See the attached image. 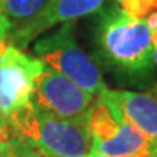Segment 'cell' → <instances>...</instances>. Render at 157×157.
Here are the masks:
<instances>
[{
  "instance_id": "6da1fadb",
  "label": "cell",
  "mask_w": 157,
  "mask_h": 157,
  "mask_svg": "<svg viewBox=\"0 0 157 157\" xmlns=\"http://www.w3.org/2000/svg\"><path fill=\"white\" fill-rule=\"evenodd\" d=\"M95 26L96 64L129 87L150 89L157 73L153 63L150 29L119 6L102 7Z\"/></svg>"
},
{
  "instance_id": "7a4b0ae2",
  "label": "cell",
  "mask_w": 157,
  "mask_h": 157,
  "mask_svg": "<svg viewBox=\"0 0 157 157\" xmlns=\"http://www.w3.org/2000/svg\"><path fill=\"white\" fill-rule=\"evenodd\" d=\"M86 113L61 118L31 102L7 119L12 131L31 144L41 157H83L92 147Z\"/></svg>"
},
{
  "instance_id": "3957f363",
  "label": "cell",
  "mask_w": 157,
  "mask_h": 157,
  "mask_svg": "<svg viewBox=\"0 0 157 157\" xmlns=\"http://www.w3.org/2000/svg\"><path fill=\"white\" fill-rule=\"evenodd\" d=\"M34 52L45 66L66 76L92 95H101L108 89L99 66L78 47L74 22L61 23L56 31L38 38Z\"/></svg>"
},
{
  "instance_id": "277c9868",
  "label": "cell",
  "mask_w": 157,
  "mask_h": 157,
  "mask_svg": "<svg viewBox=\"0 0 157 157\" xmlns=\"http://www.w3.org/2000/svg\"><path fill=\"white\" fill-rule=\"evenodd\" d=\"M92 150L108 157H157V146L98 96L86 113Z\"/></svg>"
},
{
  "instance_id": "5b68a950",
  "label": "cell",
  "mask_w": 157,
  "mask_h": 157,
  "mask_svg": "<svg viewBox=\"0 0 157 157\" xmlns=\"http://www.w3.org/2000/svg\"><path fill=\"white\" fill-rule=\"evenodd\" d=\"M44 66L13 44L0 54V112L6 118L32 102L35 80Z\"/></svg>"
},
{
  "instance_id": "8992f818",
  "label": "cell",
  "mask_w": 157,
  "mask_h": 157,
  "mask_svg": "<svg viewBox=\"0 0 157 157\" xmlns=\"http://www.w3.org/2000/svg\"><path fill=\"white\" fill-rule=\"evenodd\" d=\"M32 102L61 118L82 117L95 102V95L82 89L58 71L44 66L35 80Z\"/></svg>"
},
{
  "instance_id": "52a82bcc",
  "label": "cell",
  "mask_w": 157,
  "mask_h": 157,
  "mask_svg": "<svg viewBox=\"0 0 157 157\" xmlns=\"http://www.w3.org/2000/svg\"><path fill=\"white\" fill-rule=\"evenodd\" d=\"M105 0H50L45 7L31 21L19 25L12 31L10 44L17 48H26L31 41L56 25L74 22L80 17L98 13Z\"/></svg>"
},
{
  "instance_id": "ba28073f",
  "label": "cell",
  "mask_w": 157,
  "mask_h": 157,
  "mask_svg": "<svg viewBox=\"0 0 157 157\" xmlns=\"http://www.w3.org/2000/svg\"><path fill=\"white\" fill-rule=\"evenodd\" d=\"M101 99L157 146V95L153 92L103 90Z\"/></svg>"
},
{
  "instance_id": "9c48e42d",
  "label": "cell",
  "mask_w": 157,
  "mask_h": 157,
  "mask_svg": "<svg viewBox=\"0 0 157 157\" xmlns=\"http://www.w3.org/2000/svg\"><path fill=\"white\" fill-rule=\"evenodd\" d=\"M50 0H3V10L13 22V29L31 21Z\"/></svg>"
},
{
  "instance_id": "30bf717a",
  "label": "cell",
  "mask_w": 157,
  "mask_h": 157,
  "mask_svg": "<svg viewBox=\"0 0 157 157\" xmlns=\"http://www.w3.org/2000/svg\"><path fill=\"white\" fill-rule=\"evenodd\" d=\"M0 157H41L19 135L13 134L10 138L0 141Z\"/></svg>"
},
{
  "instance_id": "8fae6325",
  "label": "cell",
  "mask_w": 157,
  "mask_h": 157,
  "mask_svg": "<svg viewBox=\"0 0 157 157\" xmlns=\"http://www.w3.org/2000/svg\"><path fill=\"white\" fill-rule=\"evenodd\" d=\"M118 6L135 19H146L157 10V0H118Z\"/></svg>"
},
{
  "instance_id": "7c38bea8",
  "label": "cell",
  "mask_w": 157,
  "mask_h": 157,
  "mask_svg": "<svg viewBox=\"0 0 157 157\" xmlns=\"http://www.w3.org/2000/svg\"><path fill=\"white\" fill-rule=\"evenodd\" d=\"M12 31H13V22L6 15V12L0 9V54L10 44Z\"/></svg>"
},
{
  "instance_id": "4fadbf2b",
  "label": "cell",
  "mask_w": 157,
  "mask_h": 157,
  "mask_svg": "<svg viewBox=\"0 0 157 157\" xmlns=\"http://www.w3.org/2000/svg\"><path fill=\"white\" fill-rule=\"evenodd\" d=\"M13 134H15V132L12 131L9 119L0 112V141H5V140H7V138H10Z\"/></svg>"
},
{
  "instance_id": "5bb4252c",
  "label": "cell",
  "mask_w": 157,
  "mask_h": 157,
  "mask_svg": "<svg viewBox=\"0 0 157 157\" xmlns=\"http://www.w3.org/2000/svg\"><path fill=\"white\" fill-rule=\"evenodd\" d=\"M144 21H146L147 26H148V29H150V32L154 31V29H157V10L153 12V13H150Z\"/></svg>"
},
{
  "instance_id": "9a60e30c",
  "label": "cell",
  "mask_w": 157,
  "mask_h": 157,
  "mask_svg": "<svg viewBox=\"0 0 157 157\" xmlns=\"http://www.w3.org/2000/svg\"><path fill=\"white\" fill-rule=\"evenodd\" d=\"M153 63H154V67H156V73H157V50H154V48H153ZM151 92L157 95V77H156V82H154V86H153Z\"/></svg>"
},
{
  "instance_id": "2e32d148",
  "label": "cell",
  "mask_w": 157,
  "mask_h": 157,
  "mask_svg": "<svg viewBox=\"0 0 157 157\" xmlns=\"http://www.w3.org/2000/svg\"><path fill=\"white\" fill-rule=\"evenodd\" d=\"M150 38H151V45L154 50H157V29L150 32Z\"/></svg>"
},
{
  "instance_id": "e0dca14e",
  "label": "cell",
  "mask_w": 157,
  "mask_h": 157,
  "mask_svg": "<svg viewBox=\"0 0 157 157\" xmlns=\"http://www.w3.org/2000/svg\"><path fill=\"white\" fill-rule=\"evenodd\" d=\"M83 157H108V156H105V154H102V153H99V151H95V150H92V148H90L89 153H87V154H84Z\"/></svg>"
},
{
  "instance_id": "ac0fdd59",
  "label": "cell",
  "mask_w": 157,
  "mask_h": 157,
  "mask_svg": "<svg viewBox=\"0 0 157 157\" xmlns=\"http://www.w3.org/2000/svg\"><path fill=\"white\" fill-rule=\"evenodd\" d=\"M0 9H3V0H0Z\"/></svg>"
},
{
  "instance_id": "d6986e66",
  "label": "cell",
  "mask_w": 157,
  "mask_h": 157,
  "mask_svg": "<svg viewBox=\"0 0 157 157\" xmlns=\"http://www.w3.org/2000/svg\"><path fill=\"white\" fill-rule=\"evenodd\" d=\"M115 2H118V0H115Z\"/></svg>"
}]
</instances>
